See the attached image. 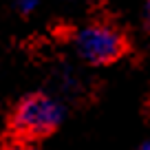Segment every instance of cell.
I'll use <instances>...</instances> for the list:
<instances>
[{
	"instance_id": "3957f363",
	"label": "cell",
	"mask_w": 150,
	"mask_h": 150,
	"mask_svg": "<svg viewBox=\"0 0 150 150\" xmlns=\"http://www.w3.org/2000/svg\"><path fill=\"white\" fill-rule=\"evenodd\" d=\"M16 9L22 16H31L38 9V0H16Z\"/></svg>"
},
{
	"instance_id": "8992f818",
	"label": "cell",
	"mask_w": 150,
	"mask_h": 150,
	"mask_svg": "<svg viewBox=\"0 0 150 150\" xmlns=\"http://www.w3.org/2000/svg\"><path fill=\"white\" fill-rule=\"evenodd\" d=\"M139 150H150V139H148V141H144V144L139 146Z\"/></svg>"
},
{
	"instance_id": "277c9868",
	"label": "cell",
	"mask_w": 150,
	"mask_h": 150,
	"mask_svg": "<svg viewBox=\"0 0 150 150\" xmlns=\"http://www.w3.org/2000/svg\"><path fill=\"white\" fill-rule=\"evenodd\" d=\"M5 150H40L35 144H31V141H16V144L7 146Z\"/></svg>"
},
{
	"instance_id": "6da1fadb",
	"label": "cell",
	"mask_w": 150,
	"mask_h": 150,
	"mask_svg": "<svg viewBox=\"0 0 150 150\" xmlns=\"http://www.w3.org/2000/svg\"><path fill=\"white\" fill-rule=\"evenodd\" d=\"M62 106L57 99L42 93L27 95L18 102L11 115V128L24 139H35L53 132L62 122Z\"/></svg>"
},
{
	"instance_id": "7a4b0ae2",
	"label": "cell",
	"mask_w": 150,
	"mask_h": 150,
	"mask_svg": "<svg viewBox=\"0 0 150 150\" xmlns=\"http://www.w3.org/2000/svg\"><path fill=\"white\" fill-rule=\"evenodd\" d=\"M73 42L75 51L88 64H110V62L119 60L126 51L124 33L115 24L104 22V20L84 24L75 33Z\"/></svg>"
},
{
	"instance_id": "5b68a950",
	"label": "cell",
	"mask_w": 150,
	"mask_h": 150,
	"mask_svg": "<svg viewBox=\"0 0 150 150\" xmlns=\"http://www.w3.org/2000/svg\"><path fill=\"white\" fill-rule=\"evenodd\" d=\"M144 18H146V22H148V27H150V0L146 2V9H144Z\"/></svg>"
}]
</instances>
